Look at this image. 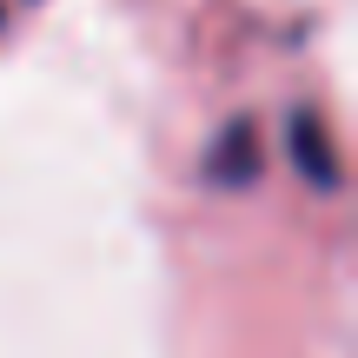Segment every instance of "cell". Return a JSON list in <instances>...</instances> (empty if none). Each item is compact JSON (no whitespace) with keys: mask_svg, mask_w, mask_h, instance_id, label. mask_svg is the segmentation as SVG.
Returning a JSON list of instances; mask_svg holds the SVG:
<instances>
[{"mask_svg":"<svg viewBox=\"0 0 358 358\" xmlns=\"http://www.w3.org/2000/svg\"><path fill=\"white\" fill-rule=\"evenodd\" d=\"M292 153H299V166H312L319 186H332V179H338V166H332V153H325V140H319L312 120H292Z\"/></svg>","mask_w":358,"mask_h":358,"instance_id":"cell-1","label":"cell"}]
</instances>
